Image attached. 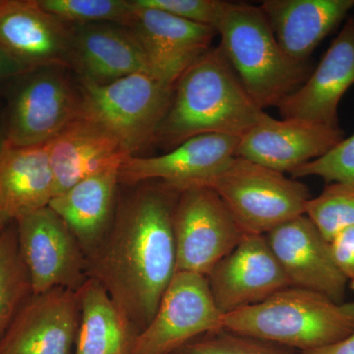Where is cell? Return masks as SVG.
Masks as SVG:
<instances>
[{"instance_id": "cell-3", "label": "cell", "mask_w": 354, "mask_h": 354, "mask_svg": "<svg viewBox=\"0 0 354 354\" xmlns=\"http://www.w3.org/2000/svg\"><path fill=\"white\" fill-rule=\"evenodd\" d=\"M221 329L307 353L332 346L354 332V301L335 302L288 286L264 301L223 314Z\"/></svg>"}, {"instance_id": "cell-27", "label": "cell", "mask_w": 354, "mask_h": 354, "mask_svg": "<svg viewBox=\"0 0 354 354\" xmlns=\"http://www.w3.org/2000/svg\"><path fill=\"white\" fill-rule=\"evenodd\" d=\"M305 215L330 242L342 230L354 227V186L327 184L319 196L310 200Z\"/></svg>"}, {"instance_id": "cell-11", "label": "cell", "mask_w": 354, "mask_h": 354, "mask_svg": "<svg viewBox=\"0 0 354 354\" xmlns=\"http://www.w3.org/2000/svg\"><path fill=\"white\" fill-rule=\"evenodd\" d=\"M214 302L227 314L259 304L290 283L264 234H246L207 276Z\"/></svg>"}, {"instance_id": "cell-14", "label": "cell", "mask_w": 354, "mask_h": 354, "mask_svg": "<svg viewBox=\"0 0 354 354\" xmlns=\"http://www.w3.org/2000/svg\"><path fill=\"white\" fill-rule=\"evenodd\" d=\"M79 320L76 291L32 295L0 335V354H74Z\"/></svg>"}, {"instance_id": "cell-30", "label": "cell", "mask_w": 354, "mask_h": 354, "mask_svg": "<svg viewBox=\"0 0 354 354\" xmlns=\"http://www.w3.org/2000/svg\"><path fill=\"white\" fill-rule=\"evenodd\" d=\"M136 6L158 9L181 19L215 29L225 1L221 0H133Z\"/></svg>"}, {"instance_id": "cell-9", "label": "cell", "mask_w": 354, "mask_h": 354, "mask_svg": "<svg viewBox=\"0 0 354 354\" xmlns=\"http://www.w3.org/2000/svg\"><path fill=\"white\" fill-rule=\"evenodd\" d=\"M206 277L177 272L151 322L135 339L131 354H174L188 342L221 329Z\"/></svg>"}, {"instance_id": "cell-23", "label": "cell", "mask_w": 354, "mask_h": 354, "mask_svg": "<svg viewBox=\"0 0 354 354\" xmlns=\"http://www.w3.org/2000/svg\"><path fill=\"white\" fill-rule=\"evenodd\" d=\"M55 193L46 144L4 147L0 152V216L18 221L48 207Z\"/></svg>"}, {"instance_id": "cell-7", "label": "cell", "mask_w": 354, "mask_h": 354, "mask_svg": "<svg viewBox=\"0 0 354 354\" xmlns=\"http://www.w3.org/2000/svg\"><path fill=\"white\" fill-rule=\"evenodd\" d=\"M176 272L208 276L246 232L215 191L205 186L179 192L172 215Z\"/></svg>"}, {"instance_id": "cell-10", "label": "cell", "mask_w": 354, "mask_h": 354, "mask_svg": "<svg viewBox=\"0 0 354 354\" xmlns=\"http://www.w3.org/2000/svg\"><path fill=\"white\" fill-rule=\"evenodd\" d=\"M11 100L6 145H44L57 137L81 113V94L55 68L25 74Z\"/></svg>"}, {"instance_id": "cell-6", "label": "cell", "mask_w": 354, "mask_h": 354, "mask_svg": "<svg viewBox=\"0 0 354 354\" xmlns=\"http://www.w3.org/2000/svg\"><path fill=\"white\" fill-rule=\"evenodd\" d=\"M174 88L149 72L109 84L81 81V114L120 142L130 156L153 145Z\"/></svg>"}, {"instance_id": "cell-25", "label": "cell", "mask_w": 354, "mask_h": 354, "mask_svg": "<svg viewBox=\"0 0 354 354\" xmlns=\"http://www.w3.org/2000/svg\"><path fill=\"white\" fill-rule=\"evenodd\" d=\"M29 274L19 252L14 221L0 234V335L31 298Z\"/></svg>"}, {"instance_id": "cell-2", "label": "cell", "mask_w": 354, "mask_h": 354, "mask_svg": "<svg viewBox=\"0 0 354 354\" xmlns=\"http://www.w3.org/2000/svg\"><path fill=\"white\" fill-rule=\"evenodd\" d=\"M269 116L248 95L216 46L179 77L153 145L171 151L204 134L241 138Z\"/></svg>"}, {"instance_id": "cell-5", "label": "cell", "mask_w": 354, "mask_h": 354, "mask_svg": "<svg viewBox=\"0 0 354 354\" xmlns=\"http://www.w3.org/2000/svg\"><path fill=\"white\" fill-rule=\"evenodd\" d=\"M201 186L215 191L246 234L265 235L305 215L312 199L306 184L239 157Z\"/></svg>"}, {"instance_id": "cell-13", "label": "cell", "mask_w": 354, "mask_h": 354, "mask_svg": "<svg viewBox=\"0 0 354 354\" xmlns=\"http://www.w3.org/2000/svg\"><path fill=\"white\" fill-rule=\"evenodd\" d=\"M265 236L290 286L344 302L348 281L333 260L330 242L308 216H297Z\"/></svg>"}, {"instance_id": "cell-12", "label": "cell", "mask_w": 354, "mask_h": 354, "mask_svg": "<svg viewBox=\"0 0 354 354\" xmlns=\"http://www.w3.org/2000/svg\"><path fill=\"white\" fill-rule=\"evenodd\" d=\"M133 4L134 15L128 29L138 39L151 73L174 88L186 69L213 48L218 32L209 26Z\"/></svg>"}, {"instance_id": "cell-31", "label": "cell", "mask_w": 354, "mask_h": 354, "mask_svg": "<svg viewBox=\"0 0 354 354\" xmlns=\"http://www.w3.org/2000/svg\"><path fill=\"white\" fill-rule=\"evenodd\" d=\"M333 260L354 291V227L346 228L330 241Z\"/></svg>"}, {"instance_id": "cell-24", "label": "cell", "mask_w": 354, "mask_h": 354, "mask_svg": "<svg viewBox=\"0 0 354 354\" xmlns=\"http://www.w3.org/2000/svg\"><path fill=\"white\" fill-rule=\"evenodd\" d=\"M76 292L80 320L74 354H131L139 332L104 286L87 279Z\"/></svg>"}, {"instance_id": "cell-20", "label": "cell", "mask_w": 354, "mask_h": 354, "mask_svg": "<svg viewBox=\"0 0 354 354\" xmlns=\"http://www.w3.org/2000/svg\"><path fill=\"white\" fill-rule=\"evenodd\" d=\"M55 196L95 174L120 169L130 153L120 141L82 114L46 143Z\"/></svg>"}, {"instance_id": "cell-21", "label": "cell", "mask_w": 354, "mask_h": 354, "mask_svg": "<svg viewBox=\"0 0 354 354\" xmlns=\"http://www.w3.org/2000/svg\"><path fill=\"white\" fill-rule=\"evenodd\" d=\"M260 7L286 55L309 62L317 46L346 19L354 0H266Z\"/></svg>"}, {"instance_id": "cell-18", "label": "cell", "mask_w": 354, "mask_h": 354, "mask_svg": "<svg viewBox=\"0 0 354 354\" xmlns=\"http://www.w3.org/2000/svg\"><path fill=\"white\" fill-rule=\"evenodd\" d=\"M354 84V17L348 18L306 82L279 102L283 118L339 128V104Z\"/></svg>"}, {"instance_id": "cell-28", "label": "cell", "mask_w": 354, "mask_h": 354, "mask_svg": "<svg viewBox=\"0 0 354 354\" xmlns=\"http://www.w3.org/2000/svg\"><path fill=\"white\" fill-rule=\"evenodd\" d=\"M174 354H297L271 342L218 329L188 342Z\"/></svg>"}, {"instance_id": "cell-22", "label": "cell", "mask_w": 354, "mask_h": 354, "mask_svg": "<svg viewBox=\"0 0 354 354\" xmlns=\"http://www.w3.org/2000/svg\"><path fill=\"white\" fill-rule=\"evenodd\" d=\"M120 183V169H109L75 184L48 205L75 236L86 259L97 250L113 225Z\"/></svg>"}, {"instance_id": "cell-32", "label": "cell", "mask_w": 354, "mask_h": 354, "mask_svg": "<svg viewBox=\"0 0 354 354\" xmlns=\"http://www.w3.org/2000/svg\"><path fill=\"white\" fill-rule=\"evenodd\" d=\"M26 73H29V71L0 46V81Z\"/></svg>"}, {"instance_id": "cell-19", "label": "cell", "mask_w": 354, "mask_h": 354, "mask_svg": "<svg viewBox=\"0 0 354 354\" xmlns=\"http://www.w3.org/2000/svg\"><path fill=\"white\" fill-rule=\"evenodd\" d=\"M70 67L78 72L81 81L100 85L137 72L151 73L131 30L111 23L71 26Z\"/></svg>"}, {"instance_id": "cell-16", "label": "cell", "mask_w": 354, "mask_h": 354, "mask_svg": "<svg viewBox=\"0 0 354 354\" xmlns=\"http://www.w3.org/2000/svg\"><path fill=\"white\" fill-rule=\"evenodd\" d=\"M0 46L29 72L70 67L71 26L38 0H0Z\"/></svg>"}, {"instance_id": "cell-26", "label": "cell", "mask_w": 354, "mask_h": 354, "mask_svg": "<svg viewBox=\"0 0 354 354\" xmlns=\"http://www.w3.org/2000/svg\"><path fill=\"white\" fill-rule=\"evenodd\" d=\"M46 12L66 24L111 23L129 27L135 6L127 0H38Z\"/></svg>"}, {"instance_id": "cell-34", "label": "cell", "mask_w": 354, "mask_h": 354, "mask_svg": "<svg viewBox=\"0 0 354 354\" xmlns=\"http://www.w3.org/2000/svg\"><path fill=\"white\" fill-rule=\"evenodd\" d=\"M10 223L11 221L7 220L4 216H0V234H1L2 230H3L4 228H6Z\"/></svg>"}, {"instance_id": "cell-4", "label": "cell", "mask_w": 354, "mask_h": 354, "mask_svg": "<svg viewBox=\"0 0 354 354\" xmlns=\"http://www.w3.org/2000/svg\"><path fill=\"white\" fill-rule=\"evenodd\" d=\"M215 30L221 38L218 48L262 109L277 108L313 72L309 62L286 55L260 6L225 1Z\"/></svg>"}, {"instance_id": "cell-17", "label": "cell", "mask_w": 354, "mask_h": 354, "mask_svg": "<svg viewBox=\"0 0 354 354\" xmlns=\"http://www.w3.org/2000/svg\"><path fill=\"white\" fill-rule=\"evenodd\" d=\"M342 139L344 132L341 127L300 118L279 120L269 116L239 138L236 157L290 174L325 156Z\"/></svg>"}, {"instance_id": "cell-33", "label": "cell", "mask_w": 354, "mask_h": 354, "mask_svg": "<svg viewBox=\"0 0 354 354\" xmlns=\"http://www.w3.org/2000/svg\"><path fill=\"white\" fill-rule=\"evenodd\" d=\"M297 354H354V332L342 341L326 346V348L307 351V353H297Z\"/></svg>"}, {"instance_id": "cell-15", "label": "cell", "mask_w": 354, "mask_h": 354, "mask_svg": "<svg viewBox=\"0 0 354 354\" xmlns=\"http://www.w3.org/2000/svg\"><path fill=\"white\" fill-rule=\"evenodd\" d=\"M239 141V138L225 135L204 134L162 156H131L120 167V183L135 186L158 181L178 192L201 186L236 157Z\"/></svg>"}, {"instance_id": "cell-29", "label": "cell", "mask_w": 354, "mask_h": 354, "mask_svg": "<svg viewBox=\"0 0 354 354\" xmlns=\"http://www.w3.org/2000/svg\"><path fill=\"white\" fill-rule=\"evenodd\" d=\"M292 178L321 177L326 183L354 186V133L342 139L323 157L316 158L291 172Z\"/></svg>"}, {"instance_id": "cell-8", "label": "cell", "mask_w": 354, "mask_h": 354, "mask_svg": "<svg viewBox=\"0 0 354 354\" xmlns=\"http://www.w3.org/2000/svg\"><path fill=\"white\" fill-rule=\"evenodd\" d=\"M18 247L32 295L62 288L77 291L87 281V259L64 220L44 207L14 221Z\"/></svg>"}, {"instance_id": "cell-1", "label": "cell", "mask_w": 354, "mask_h": 354, "mask_svg": "<svg viewBox=\"0 0 354 354\" xmlns=\"http://www.w3.org/2000/svg\"><path fill=\"white\" fill-rule=\"evenodd\" d=\"M135 187L118 204L108 234L87 258V277L104 286L141 332L176 274L172 215L179 192L158 181Z\"/></svg>"}]
</instances>
